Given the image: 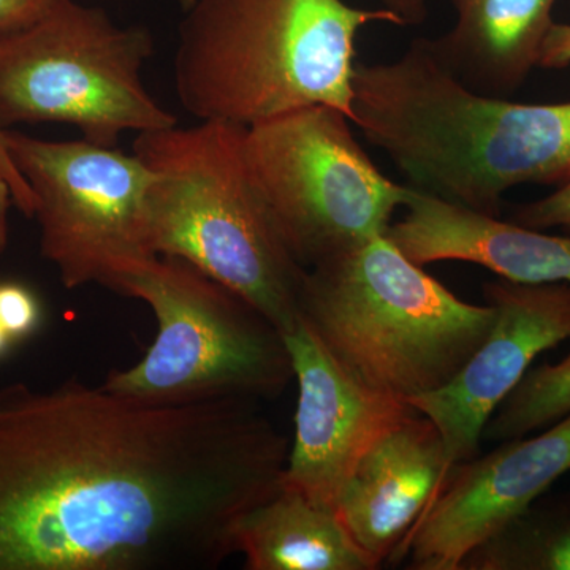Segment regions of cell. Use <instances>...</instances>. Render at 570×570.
<instances>
[{"label":"cell","instance_id":"5bb4252c","mask_svg":"<svg viewBox=\"0 0 570 570\" xmlns=\"http://www.w3.org/2000/svg\"><path fill=\"white\" fill-rule=\"evenodd\" d=\"M389 238L415 264L468 262L520 284H570V235L523 227L409 186Z\"/></svg>","mask_w":570,"mask_h":570},{"label":"cell","instance_id":"30bf717a","mask_svg":"<svg viewBox=\"0 0 570 570\" xmlns=\"http://www.w3.org/2000/svg\"><path fill=\"white\" fill-rule=\"evenodd\" d=\"M570 474V414L535 436L501 442L464 461L431 502L392 562L412 570H460L475 547L501 531Z\"/></svg>","mask_w":570,"mask_h":570},{"label":"cell","instance_id":"4316f807","mask_svg":"<svg viewBox=\"0 0 570 570\" xmlns=\"http://www.w3.org/2000/svg\"><path fill=\"white\" fill-rule=\"evenodd\" d=\"M194 2L195 0H178V3L179 6H181L183 10L189 9V7L193 6Z\"/></svg>","mask_w":570,"mask_h":570},{"label":"cell","instance_id":"603a6c76","mask_svg":"<svg viewBox=\"0 0 570 570\" xmlns=\"http://www.w3.org/2000/svg\"><path fill=\"white\" fill-rule=\"evenodd\" d=\"M0 167L3 168L7 178H9L11 194H13V204L17 205L18 209L24 213L26 216L32 217L36 200H33L31 187H29V184L22 178L20 171L17 170L14 164L11 163L10 154L7 151L6 130H0Z\"/></svg>","mask_w":570,"mask_h":570},{"label":"cell","instance_id":"5b68a950","mask_svg":"<svg viewBox=\"0 0 570 570\" xmlns=\"http://www.w3.org/2000/svg\"><path fill=\"white\" fill-rule=\"evenodd\" d=\"M299 318L356 381L412 401L445 387L493 328L387 234L306 268Z\"/></svg>","mask_w":570,"mask_h":570},{"label":"cell","instance_id":"8992f818","mask_svg":"<svg viewBox=\"0 0 570 570\" xmlns=\"http://www.w3.org/2000/svg\"><path fill=\"white\" fill-rule=\"evenodd\" d=\"M153 311L157 335L140 362L104 389L146 406L275 397L294 379L283 332L246 298L176 257L149 258L111 287Z\"/></svg>","mask_w":570,"mask_h":570},{"label":"cell","instance_id":"d6986e66","mask_svg":"<svg viewBox=\"0 0 570 570\" xmlns=\"http://www.w3.org/2000/svg\"><path fill=\"white\" fill-rule=\"evenodd\" d=\"M41 306L39 298L20 283H0V326L13 343H20L39 328Z\"/></svg>","mask_w":570,"mask_h":570},{"label":"cell","instance_id":"52a82bcc","mask_svg":"<svg viewBox=\"0 0 570 570\" xmlns=\"http://www.w3.org/2000/svg\"><path fill=\"white\" fill-rule=\"evenodd\" d=\"M153 55L148 29L58 0L28 28L0 33V130L70 124L86 141L116 148L122 132L175 126L142 82Z\"/></svg>","mask_w":570,"mask_h":570},{"label":"cell","instance_id":"9a60e30c","mask_svg":"<svg viewBox=\"0 0 570 570\" xmlns=\"http://www.w3.org/2000/svg\"><path fill=\"white\" fill-rule=\"evenodd\" d=\"M558 0H452L456 22L431 47L472 91L504 97L527 81Z\"/></svg>","mask_w":570,"mask_h":570},{"label":"cell","instance_id":"7c38bea8","mask_svg":"<svg viewBox=\"0 0 570 570\" xmlns=\"http://www.w3.org/2000/svg\"><path fill=\"white\" fill-rule=\"evenodd\" d=\"M283 335L298 403L281 485L336 508L367 450L415 411L351 376L302 318Z\"/></svg>","mask_w":570,"mask_h":570},{"label":"cell","instance_id":"3957f363","mask_svg":"<svg viewBox=\"0 0 570 570\" xmlns=\"http://www.w3.org/2000/svg\"><path fill=\"white\" fill-rule=\"evenodd\" d=\"M184 11L179 102L200 121L245 127L317 104L352 121L356 36L371 22L401 26L344 0H195Z\"/></svg>","mask_w":570,"mask_h":570},{"label":"cell","instance_id":"ac0fdd59","mask_svg":"<svg viewBox=\"0 0 570 570\" xmlns=\"http://www.w3.org/2000/svg\"><path fill=\"white\" fill-rule=\"evenodd\" d=\"M570 414V352L558 363L530 367L497 409L485 430L487 441L505 442L549 428Z\"/></svg>","mask_w":570,"mask_h":570},{"label":"cell","instance_id":"7a4b0ae2","mask_svg":"<svg viewBox=\"0 0 570 570\" xmlns=\"http://www.w3.org/2000/svg\"><path fill=\"white\" fill-rule=\"evenodd\" d=\"M352 122L409 186L489 216L523 184L570 183V100L515 104L472 91L415 39L392 62H356Z\"/></svg>","mask_w":570,"mask_h":570},{"label":"cell","instance_id":"cb8c5ba5","mask_svg":"<svg viewBox=\"0 0 570 570\" xmlns=\"http://www.w3.org/2000/svg\"><path fill=\"white\" fill-rule=\"evenodd\" d=\"M382 9L392 11L401 26H417L425 21L426 0H381Z\"/></svg>","mask_w":570,"mask_h":570},{"label":"cell","instance_id":"44dd1931","mask_svg":"<svg viewBox=\"0 0 570 570\" xmlns=\"http://www.w3.org/2000/svg\"><path fill=\"white\" fill-rule=\"evenodd\" d=\"M58 0H0V33L20 31L39 21Z\"/></svg>","mask_w":570,"mask_h":570},{"label":"cell","instance_id":"4fadbf2b","mask_svg":"<svg viewBox=\"0 0 570 570\" xmlns=\"http://www.w3.org/2000/svg\"><path fill=\"white\" fill-rule=\"evenodd\" d=\"M453 468L438 426L419 412L390 428L356 464L336 510L377 569L395 558Z\"/></svg>","mask_w":570,"mask_h":570},{"label":"cell","instance_id":"ba28073f","mask_svg":"<svg viewBox=\"0 0 570 570\" xmlns=\"http://www.w3.org/2000/svg\"><path fill=\"white\" fill-rule=\"evenodd\" d=\"M346 112L306 105L245 130L262 197L305 268L387 234L406 186L393 183L352 132Z\"/></svg>","mask_w":570,"mask_h":570},{"label":"cell","instance_id":"484cf974","mask_svg":"<svg viewBox=\"0 0 570 570\" xmlns=\"http://www.w3.org/2000/svg\"><path fill=\"white\" fill-rule=\"evenodd\" d=\"M13 344L14 343L11 341V337L7 335L6 330L0 326V356L6 355Z\"/></svg>","mask_w":570,"mask_h":570},{"label":"cell","instance_id":"ffe728a7","mask_svg":"<svg viewBox=\"0 0 570 570\" xmlns=\"http://www.w3.org/2000/svg\"><path fill=\"white\" fill-rule=\"evenodd\" d=\"M512 220L535 230L561 228L570 235V183L558 187L549 197L519 206Z\"/></svg>","mask_w":570,"mask_h":570},{"label":"cell","instance_id":"8fae6325","mask_svg":"<svg viewBox=\"0 0 570 570\" xmlns=\"http://www.w3.org/2000/svg\"><path fill=\"white\" fill-rule=\"evenodd\" d=\"M493 328L445 387L409 401L438 426L450 466L478 455L483 430L542 352L570 340V284L490 281Z\"/></svg>","mask_w":570,"mask_h":570},{"label":"cell","instance_id":"7402d4cb","mask_svg":"<svg viewBox=\"0 0 570 570\" xmlns=\"http://www.w3.org/2000/svg\"><path fill=\"white\" fill-rule=\"evenodd\" d=\"M570 66V24L551 26L542 45L539 66L542 69H566Z\"/></svg>","mask_w":570,"mask_h":570},{"label":"cell","instance_id":"6da1fadb","mask_svg":"<svg viewBox=\"0 0 570 570\" xmlns=\"http://www.w3.org/2000/svg\"><path fill=\"white\" fill-rule=\"evenodd\" d=\"M257 401L146 406L70 377L0 387V570L216 569L281 485Z\"/></svg>","mask_w":570,"mask_h":570},{"label":"cell","instance_id":"2e32d148","mask_svg":"<svg viewBox=\"0 0 570 570\" xmlns=\"http://www.w3.org/2000/svg\"><path fill=\"white\" fill-rule=\"evenodd\" d=\"M235 553L247 570H374L335 505L279 489L236 521Z\"/></svg>","mask_w":570,"mask_h":570},{"label":"cell","instance_id":"e0dca14e","mask_svg":"<svg viewBox=\"0 0 570 570\" xmlns=\"http://www.w3.org/2000/svg\"><path fill=\"white\" fill-rule=\"evenodd\" d=\"M460 570H570V499L535 501L475 547Z\"/></svg>","mask_w":570,"mask_h":570},{"label":"cell","instance_id":"9c48e42d","mask_svg":"<svg viewBox=\"0 0 570 570\" xmlns=\"http://www.w3.org/2000/svg\"><path fill=\"white\" fill-rule=\"evenodd\" d=\"M11 163L31 187L40 250L63 287L99 284L157 257L148 246L153 174L135 154L91 141H51L6 130Z\"/></svg>","mask_w":570,"mask_h":570},{"label":"cell","instance_id":"277c9868","mask_svg":"<svg viewBox=\"0 0 570 570\" xmlns=\"http://www.w3.org/2000/svg\"><path fill=\"white\" fill-rule=\"evenodd\" d=\"M245 130L200 121L138 134L134 154L153 174L148 246L219 281L285 333L299 321L306 268L250 175Z\"/></svg>","mask_w":570,"mask_h":570},{"label":"cell","instance_id":"d4e9b609","mask_svg":"<svg viewBox=\"0 0 570 570\" xmlns=\"http://www.w3.org/2000/svg\"><path fill=\"white\" fill-rule=\"evenodd\" d=\"M13 204V194L6 171L0 167V254L9 245V212Z\"/></svg>","mask_w":570,"mask_h":570}]
</instances>
